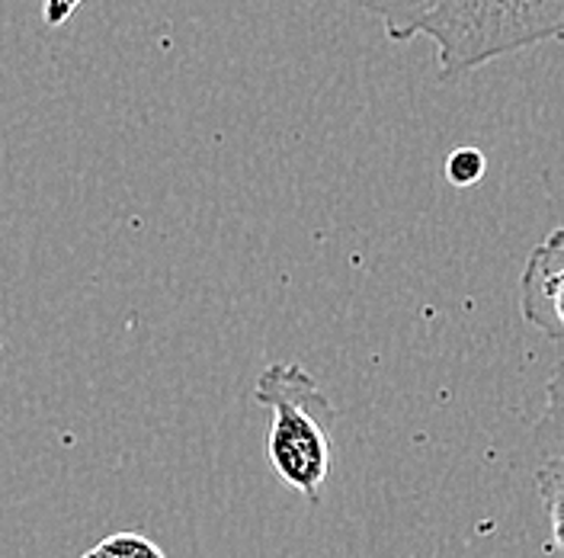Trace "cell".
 <instances>
[{
	"instance_id": "obj_1",
	"label": "cell",
	"mask_w": 564,
	"mask_h": 558,
	"mask_svg": "<svg viewBox=\"0 0 564 558\" xmlns=\"http://www.w3.org/2000/svg\"><path fill=\"white\" fill-rule=\"evenodd\" d=\"M382 20L391 42L430 39L440 81H458L503 55L552 42L564 0H347Z\"/></svg>"
},
{
	"instance_id": "obj_2",
	"label": "cell",
	"mask_w": 564,
	"mask_h": 558,
	"mask_svg": "<svg viewBox=\"0 0 564 558\" xmlns=\"http://www.w3.org/2000/svg\"><path fill=\"white\" fill-rule=\"evenodd\" d=\"M253 401L270 408L273 423L267 453L282 485L295 489L312 504L330 472V420L334 405L317 379L299 363H273L253 385Z\"/></svg>"
},
{
	"instance_id": "obj_3",
	"label": "cell",
	"mask_w": 564,
	"mask_h": 558,
	"mask_svg": "<svg viewBox=\"0 0 564 558\" xmlns=\"http://www.w3.org/2000/svg\"><path fill=\"white\" fill-rule=\"evenodd\" d=\"M562 273H564V232L555 228L545 242L529 254L523 282H520V309L529 324L549 341H562Z\"/></svg>"
},
{
	"instance_id": "obj_4",
	"label": "cell",
	"mask_w": 564,
	"mask_h": 558,
	"mask_svg": "<svg viewBox=\"0 0 564 558\" xmlns=\"http://www.w3.org/2000/svg\"><path fill=\"white\" fill-rule=\"evenodd\" d=\"M84 558H164V552L139 533H112Z\"/></svg>"
},
{
	"instance_id": "obj_5",
	"label": "cell",
	"mask_w": 564,
	"mask_h": 558,
	"mask_svg": "<svg viewBox=\"0 0 564 558\" xmlns=\"http://www.w3.org/2000/svg\"><path fill=\"white\" fill-rule=\"evenodd\" d=\"M485 171H488V158L478 148H456L446 161V176L458 190L475 186L485 176Z\"/></svg>"
},
{
	"instance_id": "obj_6",
	"label": "cell",
	"mask_w": 564,
	"mask_h": 558,
	"mask_svg": "<svg viewBox=\"0 0 564 558\" xmlns=\"http://www.w3.org/2000/svg\"><path fill=\"white\" fill-rule=\"evenodd\" d=\"M84 0H42V20L45 26H65L70 17L77 13Z\"/></svg>"
}]
</instances>
